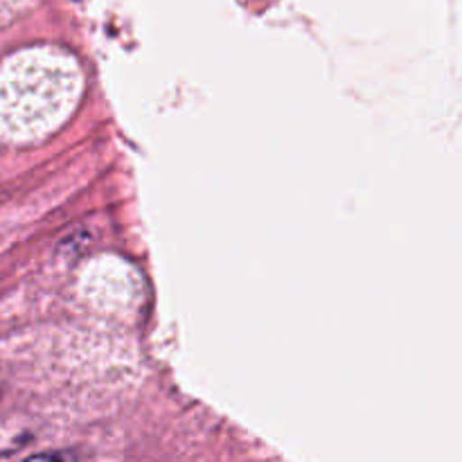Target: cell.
I'll use <instances>...</instances> for the list:
<instances>
[{
  "mask_svg": "<svg viewBox=\"0 0 462 462\" xmlns=\"http://www.w3.org/2000/svg\"><path fill=\"white\" fill-rule=\"evenodd\" d=\"M77 456L70 451H48V454H36L32 460H75Z\"/></svg>",
  "mask_w": 462,
  "mask_h": 462,
  "instance_id": "1",
  "label": "cell"
}]
</instances>
